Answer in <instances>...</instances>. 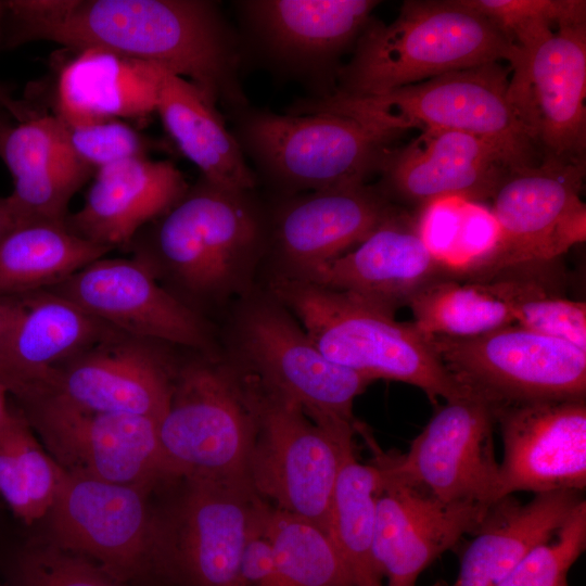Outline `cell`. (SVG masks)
I'll return each instance as SVG.
<instances>
[{
	"label": "cell",
	"instance_id": "18",
	"mask_svg": "<svg viewBox=\"0 0 586 586\" xmlns=\"http://www.w3.org/2000/svg\"><path fill=\"white\" fill-rule=\"evenodd\" d=\"M493 413L502 440L498 501L520 491L585 489V399L512 403Z\"/></svg>",
	"mask_w": 586,
	"mask_h": 586
},
{
	"label": "cell",
	"instance_id": "28",
	"mask_svg": "<svg viewBox=\"0 0 586 586\" xmlns=\"http://www.w3.org/2000/svg\"><path fill=\"white\" fill-rule=\"evenodd\" d=\"M374 0H250L239 2L260 41L282 60L317 64L356 42Z\"/></svg>",
	"mask_w": 586,
	"mask_h": 586
},
{
	"label": "cell",
	"instance_id": "34",
	"mask_svg": "<svg viewBox=\"0 0 586 586\" xmlns=\"http://www.w3.org/2000/svg\"><path fill=\"white\" fill-rule=\"evenodd\" d=\"M262 524L281 586H355L330 536L315 523L265 501Z\"/></svg>",
	"mask_w": 586,
	"mask_h": 586
},
{
	"label": "cell",
	"instance_id": "38",
	"mask_svg": "<svg viewBox=\"0 0 586 586\" xmlns=\"http://www.w3.org/2000/svg\"><path fill=\"white\" fill-rule=\"evenodd\" d=\"M524 557L495 586H564L571 566L586 547V501L578 504L557 533Z\"/></svg>",
	"mask_w": 586,
	"mask_h": 586
},
{
	"label": "cell",
	"instance_id": "27",
	"mask_svg": "<svg viewBox=\"0 0 586 586\" xmlns=\"http://www.w3.org/2000/svg\"><path fill=\"white\" fill-rule=\"evenodd\" d=\"M56 80V114L68 125L143 120L156 112L163 68L103 49H84Z\"/></svg>",
	"mask_w": 586,
	"mask_h": 586
},
{
	"label": "cell",
	"instance_id": "29",
	"mask_svg": "<svg viewBox=\"0 0 586 586\" xmlns=\"http://www.w3.org/2000/svg\"><path fill=\"white\" fill-rule=\"evenodd\" d=\"M584 498L581 492L535 494L526 504H494L462 553L451 586H495L536 547L548 543Z\"/></svg>",
	"mask_w": 586,
	"mask_h": 586
},
{
	"label": "cell",
	"instance_id": "23",
	"mask_svg": "<svg viewBox=\"0 0 586 586\" xmlns=\"http://www.w3.org/2000/svg\"><path fill=\"white\" fill-rule=\"evenodd\" d=\"M12 297L18 310L7 344V388L17 400L49 391L60 366L119 332L46 289Z\"/></svg>",
	"mask_w": 586,
	"mask_h": 586
},
{
	"label": "cell",
	"instance_id": "43",
	"mask_svg": "<svg viewBox=\"0 0 586 586\" xmlns=\"http://www.w3.org/2000/svg\"><path fill=\"white\" fill-rule=\"evenodd\" d=\"M18 306L13 297H0V381L7 387V344ZM8 390V388H7Z\"/></svg>",
	"mask_w": 586,
	"mask_h": 586
},
{
	"label": "cell",
	"instance_id": "3",
	"mask_svg": "<svg viewBox=\"0 0 586 586\" xmlns=\"http://www.w3.org/2000/svg\"><path fill=\"white\" fill-rule=\"evenodd\" d=\"M508 86V68L491 62L381 94L331 91L292 113L336 114L395 138L411 128L471 133L495 145L515 170L539 164L543 154L511 104Z\"/></svg>",
	"mask_w": 586,
	"mask_h": 586
},
{
	"label": "cell",
	"instance_id": "2",
	"mask_svg": "<svg viewBox=\"0 0 586 586\" xmlns=\"http://www.w3.org/2000/svg\"><path fill=\"white\" fill-rule=\"evenodd\" d=\"M519 53L505 31L458 0H408L390 24L368 23L333 92L381 94L491 62L512 64Z\"/></svg>",
	"mask_w": 586,
	"mask_h": 586
},
{
	"label": "cell",
	"instance_id": "32",
	"mask_svg": "<svg viewBox=\"0 0 586 586\" xmlns=\"http://www.w3.org/2000/svg\"><path fill=\"white\" fill-rule=\"evenodd\" d=\"M407 305L426 335L469 337L515 323L508 270L484 279L437 278Z\"/></svg>",
	"mask_w": 586,
	"mask_h": 586
},
{
	"label": "cell",
	"instance_id": "42",
	"mask_svg": "<svg viewBox=\"0 0 586 586\" xmlns=\"http://www.w3.org/2000/svg\"><path fill=\"white\" fill-rule=\"evenodd\" d=\"M5 14L7 3L5 1L0 0V39L4 26ZM0 110L14 117L18 123L42 113L29 101L14 99L12 91L2 82H0Z\"/></svg>",
	"mask_w": 586,
	"mask_h": 586
},
{
	"label": "cell",
	"instance_id": "35",
	"mask_svg": "<svg viewBox=\"0 0 586 586\" xmlns=\"http://www.w3.org/2000/svg\"><path fill=\"white\" fill-rule=\"evenodd\" d=\"M514 322L586 352V303L555 292L537 275L508 268Z\"/></svg>",
	"mask_w": 586,
	"mask_h": 586
},
{
	"label": "cell",
	"instance_id": "17",
	"mask_svg": "<svg viewBox=\"0 0 586 586\" xmlns=\"http://www.w3.org/2000/svg\"><path fill=\"white\" fill-rule=\"evenodd\" d=\"M46 290L126 334L209 356L211 332L201 314L169 292L135 257L104 256Z\"/></svg>",
	"mask_w": 586,
	"mask_h": 586
},
{
	"label": "cell",
	"instance_id": "21",
	"mask_svg": "<svg viewBox=\"0 0 586 586\" xmlns=\"http://www.w3.org/2000/svg\"><path fill=\"white\" fill-rule=\"evenodd\" d=\"M514 170L489 141L462 131L425 129L390 150L380 167L384 191L419 207L445 198L483 202Z\"/></svg>",
	"mask_w": 586,
	"mask_h": 586
},
{
	"label": "cell",
	"instance_id": "15",
	"mask_svg": "<svg viewBox=\"0 0 586 586\" xmlns=\"http://www.w3.org/2000/svg\"><path fill=\"white\" fill-rule=\"evenodd\" d=\"M493 408L470 391L438 407L406 454L383 456L392 471L446 502L498 501Z\"/></svg>",
	"mask_w": 586,
	"mask_h": 586
},
{
	"label": "cell",
	"instance_id": "30",
	"mask_svg": "<svg viewBox=\"0 0 586 586\" xmlns=\"http://www.w3.org/2000/svg\"><path fill=\"white\" fill-rule=\"evenodd\" d=\"M215 105L190 81L162 71L156 112L171 141L203 179L226 190L250 192L256 177Z\"/></svg>",
	"mask_w": 586,
	"mask_h": 586
},
{
	"label": "cell",
	"instance_id": "8",
	"mask_svg": "<svg viewBox=\"0 0 586 586\" xmlns=\"http://www.w3.org/2000/svg\"><path fill=\"white\" fill-rule=\"evenodd\" d=\"M240 136L241 148L268 178L311 192L365 184L395 139L336 114L267 111L246 114Z\"/></svg>",
	"mask_w": 586,
	"mask_h": 586
},
{
	"label": "cell",
	"instance_id": "12",
	"mask_svg": "<svg viewBox=\"0 0 586 586\" xmlns=\"http://www.w3.org/2000/svg\"><path fill=\"white\" fill-rule=\"evenodd\" d=\"M18 402L43 447L65 472L149 489L177 479L153 419L87 410L52 391Z\"/></svg>",
	"mask_w": 586,
	"mask_h": 586
},
{
	"label": "cell",
	"instance_id": "7",
	"mask_svg": "<svg viewBox=\"0 0 586 586\" xmlns=\"http://www.w3.org/2000/svg\"><path fill=\"white\" fill-rule=\"evenodd\" d=\"M244 378L257 420L247 467L250 485L272 507L327 532L332 491L342 462L354 451L356 428L320 425L251 374Z\"/></svg>",
	"mask_w": 586,
	"mask_h": 586
},
{
	"label": "cell",
	"instance_id": "6",
	"mask_svg": "<svg viewBox=\"0 0 586 586\" xmlns=\"http://www.w3.org/2000/svg\"><path fill=\"white\" fill-rule=\"evenodd\" d=\"M256 412L244 377L209 356L178 367L158 422L164 456L177 479L247 481Z\"/></svg>",
	"mask_w": 586,
	"mask_h": 586
},
{
	"label": "cell",
	"instance_id": "39",
	"mask_svg": "<svg viewBox=\"0 0 586 586\" xmlns=\"http://www.w3.org/2000/svg\"><path fill=\"white\" fill-rule=\"evenodd\" d=\"M75 157L93 169L133 157H146L154 142L120 119L79 125L62 122Z\"/></svg>",
	"mask_w": 586,
	"mask_h": 586
},
{
	"label": "cell",
	"instance_id": "36",
	"mask_svg": "<svg viewBox=\"0 0 586 586\" xmlns=\"http://www.w3.org/2000/svg\"><path fill=\"white\" fill-rule=\"evenodd\" d=\"M488 18L520 48L528 49L548 37L551 25L586 22L584 0H458Z\"/></svg>",
	"mask_w": 586,
	"mask_h": 586
},
{
	"label": "cell",
	"instance_id": "10",
	"mask_svg": "<svg viewBox=\"0 0 586 586\" xmlns=\"http://www.w3.org/2000/svg\"><path fill=\"white\" fill-rule=\"evenodd\" d=\"M180 495L156 511L161 579L173 586H235L262 498L247 481L180 477Z\"/></svg>",
	"mask_w": 586,
	"mask_h": 586
},
{
	"label": "cell",
	"instance_id": "26",
	"mask_svg": "<svg viewBox=\"0 0 586 586\" xmlns=\"http://www.w3.org/2000/svg\"><path fill=\"white\" fill-rule=\"evenodd\" d=\"M0 157L13 178L9 199L23 222H63L92 169L73 154L62 120L39 114L0 137Z\"/></svg>",
	"mask_w": 586,
	"mask_h": 586
},
{
	"label": "cell",
	"instance_id": "14",
	"mask_svg": "<svg viewBox=\"0 0 586 586\" xmlns=\"http://www.w3.org/2000/svg\"><path fill=\"white\" fill-rule=\"evenodd\" d=\"M584 177L585 157L552 155L509 173L492 198L499 241L486 278L549 263L585 241L586 206L579 196Z\"/></svg>",
	"mask_w": 586,
	"mask_h": 586
},
{
	"label": "cell",
	"instance_id": "16",
	"mask_svg": "<svg viewBox=\"0 0 586 586\" xmlns=\"http://www.w3.org/2000/svg\"><path fill=\"white\" fill-rule=\"evenodd\" d=\"M511 68L509 100L543 156L584 158L586 22L520 49Z\"/></svg>",
	"mask_w": 586,
	"mask_h": 586
},
{
	"label": "cell",
	"instance_id": "25",
	"mask_svg": "<svg viewBox=\"0 0 586 586\" xmlns=\"http://www.w3.org/2000/svg\"><path fill=\"white\" fill-rule=\"evenodd\" d=\"M395 209L366 183L313 191L281 209L277 247L293 267L291 275L302 276L356 247Z\"/></svg>",
	"mask_w": 586,
	"mask_h": 586
},
{
	"label": "cell",
	"instance_id": "48",
	"mask_svg": "<svg viewBox=\"0 0 586 586\" xmlns=\"http://www.w3.org/2000/svg\"><path fill=\"white\" fill-rule=\"evenodd\" d=\"M1 586V585H0Z\"/></svg>",
	"mask_w": 586,
	"mask_h": 586
},
{
	"label": "cell",
	"instance_id": "9",
	"mask_svg": "<svg viewBox=\"0 0 586 586\" xmlns=\"http://www.w3.org/2000/svg\"><path fill=\"white\" fill-rule=\"evenodd\" d=\"M446 369L493 407L548 399H585L586 352L519 324L451 337L429 335Z\"/></svg>",
	"mask_w": 586,
	"mask_h": 586
},
{
	"label": "cell",
	"instance_id": "37",
	"mask_svg": "<svg viewBox=\"0 0 586 586\" xmlns=\"http://www.w3.org/2000/svg\"><path fill=\"white\" fill-rule=\"evenodd\" d=\"M11 586H129L94 562L51 543L26 547L10 569Z\"/></svg>",
	"mask_w": 586,
	"mask_h": 586
},
{
	"label": "cell",
	"instance_id": "1",
	"mask_svg": "<svg viewBox=\"0 0 586 586\" xmlns=\"http://www.w3.org/2000/svg\"><path fill=\"white\" fill-rule=\"evenodd\" d=\"M5 47L48 40L103 49L193 84L214 104L242 103L238 53L215 2L204 0H8Z\"/></svg>",
	"mask_w": 586,
	"mask_h": 586
},
{
	"label": "cell",
	"instance_id": "45",
	"mask_svg": "<svg viewBox=\"0 0 586 586\" xmlns=\"http://www.w3.org/2000/svg\"><path fill=\"white\" fill-rule=\"evenodd\" d=\"M9 394L7 387L0 381V431L9 421L12 409L9 408L7 403V395Z\"/></svg>",
	"mask_w": 586,
	"mask_h": 586
},
{
	"label": "cell",
	"instance_id": "22",
	"mask_svg": "<svg viewBox=\"0 0 586 586\" xmlns=\"http://www.w3.org/2000/svg\"><path fill=\"white\" fill-rule=\"evenodd\" d=\"M444 276L446 271L419 235L413 216L395 209L356 247L296 277L395 313Z\"/></svg>",
	"mask_w": 586,
	"mask_h": 586
},
{
	"label": "cell",
	"instance_id": "40",
	"mask_svg": "<svg viewBox=\"0 0 586 586\" xmlns=\"http://www.w3.org/2000/svg\"><path fill=\"white\" fill-rule=\"evenodd\" d=\"M262 500L242 551L235 586H281L273 550L262 524Z\"/></svg>",
	"mask_w": 586,
	"mask_h": 586
},
{
	"label": "cell",
	"instance_id": "44",
	"mask_svg": "<svg viewBox=\"0 0 586 586\" xmlns=\"http://www.w3.org/2000/svg\"><path fill=\"white\" fill-rule=\"evenodd\" d=\"M24 224L9 196L0 198V240L13 228Z\"/></svg>",
	"mask_w": 586,
	"mask_h": 586
},
{
	"label": "cell",
	"instance_id": "31",
	"mask_svg": "<svg viewBox=\"0 0 586 586\" xmlns=\"http://www.w3.org/2000/svg\"><path fill=\"white\" fill-rule=\"evenodd\" d=\"M111 251L65 221L21 224L0 240V297L49 289Z\"/></svg>",
	"mask_w": 586,
	"mask_h": 586
},
{
	"label": "cell",
	"instance_id": "41",
	"mask_svg": "<svg viewBox=\"0 0 586 586\" xmlns=\"http://www.w3.org/2000/svg\"><path fill=\"white\" fill-rule=\"evenodd\" d=\"M0 496L23 522L26 524L36 522L27 487L5 432V425L0 431Z\"/></svg>",
	"mask_w": 586,
	"mask_h": 586
},
{
	"label": "cell",
	"instance_id": "20",
	"mask_svg": "<svg viewBox=\"0 0 586 586\" xmlns=\"http://www.w3.org/2000/svg\"><path fill=\"white\" fill-rule=\"evenodd\" d=\"M161 344L119 331L60 366L49 391L87 410L160 422L179 367Z\"/></svg>",
	"mask_w": 586,
	"mask_h": 586
},
{
	"label": "cell",
	"instance_id": "47",
	"mask_svg": "<svg viewBox=\"0 0 586 586\" xmlns=\"http://www.w3.org/2000/svg\"><path fill=\"white\" fill-rule=\"evenodd\" d=\"M564 586H568V585H564Z\"/></svg>",
	"mask_w": 586,
	"mask_h": 586
},
{
	"label": "cell",
	"instance_id": "5",
	"mask_svg": "<svg viewBox=\"0 0 586 586\" xmlns=\"http://www.w3.org/2000/svg\"><path fill=\"white\" fill-rule=\"evenodd\" d=\"M247 193L201 177L127 249L160 282H170L175 295L193 309L195 303L217 300L238 284L263 240Z\"/></svg>",
	"mask_w": 586,
	"mask_h": 586
},
{
	"label": "cell",
	"instance_id": "13",
	"mask_svg": "<svg viewBox=\"0 0 586 586\" xmlns=\"http://www.w3.org/2000/svg\"><path fill=\"white\" fill-rule=\"evenodd\" d=\"M239 337L251 375L264 388L296 404L320 425H356L354 402L371 381L328 359L280 304L251 307Z\"/></svg>",
	"mask_w": 586,
	"mask_h": 586
},
{
	"label": "cell",
	"instance_id": "11",
	"mask_svg": "<svg viewBox=\"0 0 586 586\" xmlns=\"http://www.w3.org/2000/svg\"><path fill=\"white\" fill-rule=\"evenodd\" d=\"M150 491L65 472L47 514L49 543L129 586L162 582Z\"/></svg>",
	"mask_w": 586,
	"mask_h": 586
},
{
	"label": "cell",
	"instance_id": "19",
	"mask_svg": "<svg viewBox=\"0 0 586 586\" xmlns=\"http://www.w3.org/2000/svg\"><path fill=\"white\" fill-rule=\"evenodd\" d=\"M377 501L373 557L387 586H415L435 559L462 536L475 534L492 506L446 502L420 485L395 473L383 456Z\"/></svg>",
	"mask_w": 586,
	"mask_h": 586
},
{
	"label": "cell",
	"instance_id": "46",
	"mask_svg": "<svg viewBox=\"0 0 586 586\" xmlns=\"http://www.w3.org/2000/svg\"><path fill=\"white\" fill-rule=\"evenodd\" d=\"M11 126L8 118L4 117L2 111L0 110V137L1 135Z\"/></svg>",
	"mask_w": 586,
	"mask_h": 586
},
{
	"label": "cell",
	"instance_id": "33",
	"mask_svg": "<svg viewBox=\"0 0 586 586\" xmlns=\"http://www.w3.org/2000/svg\"><path fill=\"white\" fill-rule=\"evenodd\" d=\"M382 484L380 464L360 463L354 450L342 462L332 491L327 533L355 586H383L373 557L377 501Z\"/></svg>",
	"mask_w": 586,
	"mask_h": 586
},
{
	"label": "cell",
	"instance_id": "24",
	"mask_svg": "<svg viewBox=\"0 0 586 586\" xmlns=\"http://www.w3.org/2000/svg\"><path fill=\"white\" fill-rule=\"evenodd\" d=\"M169 161L124 160L95 171L84 206L65 224L75 234L111 250L128 247L137 233L168 212L188 191Z\"/></svg>",
	"mask_w": 586,
	"mask_h": 586
},
{
	"label": "cell",
	"instance_id": "4",
	"mask_svg": "<svg viewBox=\"0 0 586 586\" xmlns=\"http://www.w3.org/2000/svg\"><path fill=\"white\" fill-rule=\"evenodd\" d=\"M270 289L334 364L371 382L417 386L433 404L469 392L446 369L429 335L412 322L395 320L394 313L293 275L276 277Z\"/></svg>",
	"mask_w": 586,
	"mask_h": 586
}]
</instances>
